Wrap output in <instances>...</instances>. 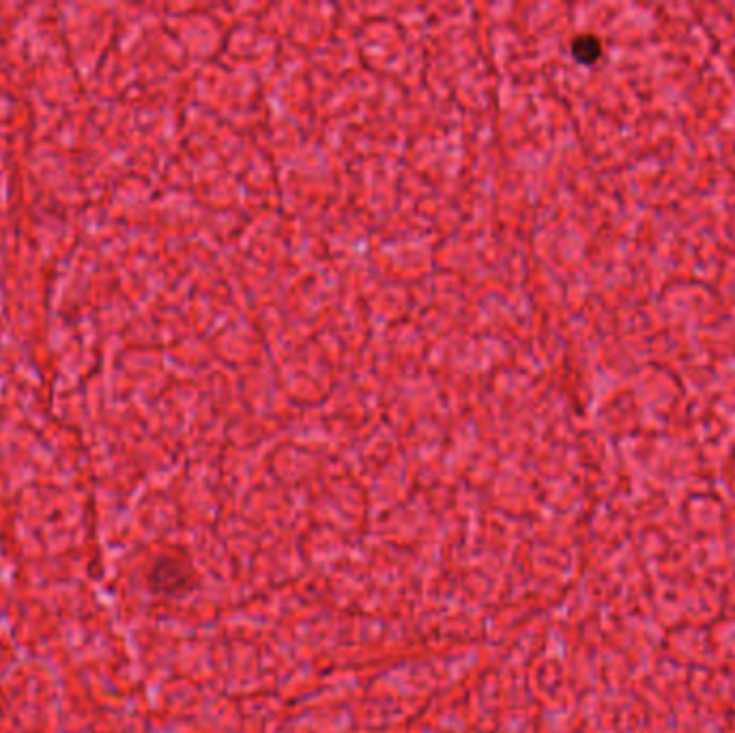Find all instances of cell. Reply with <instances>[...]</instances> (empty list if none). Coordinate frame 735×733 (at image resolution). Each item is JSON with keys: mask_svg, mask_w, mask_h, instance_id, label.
I'll list each match as a JSON object with an SVG mask.
<instances>
[{"mask_svg": "<svg viewBox=\"0 0 735 733\" xmlns=\"http://www.w3.org/2000/svg\"><path fill=\"white\" fill-rule=\"evenodd\" d=\"M149 581L157 592H183L192 583V568L185 559L164 555L151 568Z\"/></svg>", "mask_w": 735, "mask_h": 733, "instance_id": "cell-1", "label": "cell"}, {"mask_svg": "<svg viewBox=\"0 0 735 733\" xmlns=\"http://www.w3.org/2000/svg\"><path fill=\"white\" fill-rule=\"evenodd\" d=\"M574 54L581 61H594L600 54V41L596 37H581L574 41Z\"/></svg>", "mask_w": 735, "mask_h": 733, "instance_id": "cell-2", "label": "cell"}]
</instances>
